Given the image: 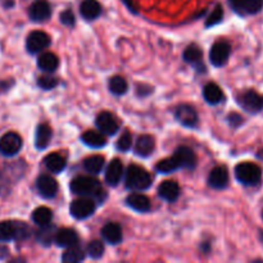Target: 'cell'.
I'll list each match as a JSON object with an SVG mask.
<instances>
[{
	"instance_id": "obj_1",
	"label": "cell",
	"mask_w": 263,
	"mask_h": 263,
	"mask_svg": "<svg viewBox=\"0 0 263 263\" xmlns=\"http://www.w3.org/2000/svg\"><path fill=\"white\" fill-rule=\"evenodd\" d=\"M71 192L76 195H81V197L98 199L102 203L104 200L105 195H107L102 184L97 179L89 176H79L72 180Z\"/></svg>"
},
{
	"instance_id": "obj_2",
	"label": "cell",
	"mask_w": 263,
	"mask_h": 263,
	"mask_svg": "<svg viewBox=\"0 0 263 263\" xmlns=\"http://www.w3.org/2000/svg\"><path fill=\"white\" fill-rule=\"evenodd\" d=\"M126 187L133 192H144L152 185V176L143 167L131 164L126 171L125 176Z\"/></svg>"
},
{
	"instance_id": "obj_3",
	"label": "cell",
	"mask_w": 263,
	"mask_h": 263,
	"mask_svg": "<svg viewBox=\"0 0 263 263\" xmlns=\"http://www.w3.org/2000/svg\"><path fill=\"white\" fill-rule=\"evenodd\" d=\"M235 176L239 182L248 186H254L262 179V170L258 164L252 162H243L235 167Z\"/></svg>"
},
{
	"instance_id": "obj_4",
	"label": "cell",
	"mask_w": 263,
	"mask_h": 263,
	"mask_svg": "<svg viewBox=\"0 0 263 263\" xmlns=\"http://www.w3.org/2000/svg\"><path fill=\"white\" fill-rule=\"evenodd\" d=\"M95 211V202L92 198L85 197L80 198L72 202L71 207H69V212L73 216L76 220H85L92 216Z\"/></svg>"
},
{
	"instance_id": "obj_5",
	"label": "cell",
	"mask_w": 263,
	"mask_h": 263,
	"mask_svg": "<svg viewBox=\"0 0 263 263\" xmlns=\"http://www.w3.org/2000/svg\"><path fill=\"white\" fill-rule=\"evenodd\" d=\"M238 103L249 113H258L263 109V95L254 90H247L238 97Z\"/></svg>"
},
{
	"instance_id": "obj_6",
	"label": "cell",
	"mask_w": 263,
	"mask_h": 263,
	"mask_svg": "<svg viewBox=\"0 0 263 263\" xmlns=\"http://www.w3.org/2000/svg\"><path fill=\"white\" fill-rule=\"evenodd\" d=\"M22 148V139L15 133H7L0 138V153L5 157L18 154Z\"/></svg>"
},
{
	"instance_id": "obj_7",
	"label": "cell",
	"mask_w": 263,
	"mask_h": 263,
	"mask_svg": "<svg viewBox=\"0 0 263 263\" xmlns=\"http://www.w3.org/2000/svg\"><path fill=\"white\" fill-rule=\"evenodd\" d=\"M231 53L230 44L226 41H218L213 44L210 51V61L215 67H222L228 63Z\"/></svg>"
},
{
	"instance_id": "obj_8",
	"label": "cell",
	"mask_w": 263,
	"mask_h": 263,
	"mask_svg": "<svg viewBox=\"0 0 263 263\" xmlns=\"http://www.w3.org/2000/svg\"><path fill=\"white\" fill-rule=\"evenodd\" d=\"M49 45H50V37L48 33L43 32V31H32L26 40V48L31 54L40 53Z\"/></svg>"
},
{
	"instance_id": "obj_9",
	"label": "cell",
	"mask_w": 263,
	"mask_h": 263,
	"mask_svg": "<svg viewBox=\"0 0 263 263\" xmlns=\"http://www.w3.org/2000/svg\"><path fill=\"white\" fill-rule=\"evenodd\" d=\"M175 117H176V120L181 125L190 128L197 127L198 121H199L195 108L189 104H180L179 107H176V109H175Z\"/></svg>"
},
{
	"instance_id": "obj_10",
	"label": "cell",
	"mask_w": 263,
	"mask_h": 263,
	"mask_svg": "<svg viewBox=\"0 0 263 263\" xmlns=\"http://www.w3.org/2000/svg\"><path fill=\"white\" fill-rule=\"evenodd\" d=\"M231 9L240 15L256 14L263 8V0H229Z\"/></svg>"
},
{
	"instance_id": "obj_11",
	"label": "cell",
	"mask_w": 263,
	"mask_h": 263,
	"mask_svg": "<svg viewBox=\"0 0 263 263\" xmlns=\"http://www.w3.org/2000/svg\"><path fill=\"white\" fill-rule=\"evenodd\" d=\"M95 125L99 128L100 133L104 135H115L120 128V123H118L117 118L109 112H102L98 115Z\"/></svg>"
},
{
	"instance_id": "obj_12",
	"label": "cell",
	"mask_w": 263,
	"mask_h": 263,
	"mask_svg": "<svg viewBox=\"0 0 263 263\" xmlns=\"http://www.w3.org/2000/svg\"><path fill=\"white\" fill-rule=\"evenodd\" d=\"M36 187H37L39 194L43 198H46V199L54 198L58 193V184H57L53 177L48 176V175H41V176L37 177Z\"/></svg>"
},
{
	"instance_id": "obj_13",
	"label": "cell",
	"mask_w": 263,
	"mask_h": 263,
	"mask_svg": "<svg viewBox=\"0 0 263 263\" xmlns=\"http://www.w3.org/2000/svg\"><path fill=\"white\" fill-rule=\"evenodd\" d=\"M229 171L226 167L218 166L211 171L210 176H208V184L211 187L217 190L225 189L229 185Z\"/></svg>"
},
{
	"instance_id": "obj_14",
	"label": "cell",
	"mask_w": 263,
	"mask_h": 263,
	"mask_svg": "<svg viewBox=\"0 0 263 263\" xmlns=\"http://www.w3.org/2000/svg\"><path fill=\"white\" fill-rule=\"evenodd\" d=\"M28 15L35 22H44L51 15V8L46 0H37L33 3L28 10Z\"/></svg>"
},
{
	"instance_id": "obj_15",
	"label": "cell",
	"mask_w": 263,
	"mask_h": 263,
	"mask_svg": "<svg viewBox=\"0 0 263 263\" xmlns=\"http://www.w3.org/2000/svg\"><path fill=\"white\" fill-rule=\"evenodd\" d=\"M174 156L179 161L181 168H186L192 171V170H194L197 167V156L187 146H179L176 149V152H175Z\"/></svg>"
},
{
	"instance_id": "obj_16",
	"label": "cell",
	"mask_w": 263,
	"mask_h": 263,
	"mask_svg": "<svg viewBox=\"0 0 263 263\" xmlns=\"http://www.w3.org/2000/svg\"><path fill=\"white\" fill-rule=\"evenodd\" d=\"M182 58L185 62L193 64L194 68L199 72H205V64L203 63V53L197 45H190L185 49Z\"/></svg>"
},
{
	"instance_id": "obj_17",
	"label": "cell",
	"mask_w": 263,
	"mask_h": 263,
	"mask_svg": "<svg viewBox=\"0 0 263 263\" xmlns=\"http://www.w3.org/2000/svg\"><path fill=\"white\" fill-rule=\"evenodd\" d=\"M158 195L167 202H176L180 197V186L174 180H166L158 186Z\"/></svg>"
},
{
	"instance_id": "obj_18",
	"label": "cell",
	"mask_w": 263,
	"mask_h": 263,
	"mask_svg": "<svg viewBox=\"0 0 263 263\" xmlns=\"http://www.w3.org/2000/svg\"><path fill=\"white\" fill-rule=\"evenodd\" d=\"M123 176V164L118 158L113 159L107 167L105 171V181L110 185V186H116L120 184L121 179Z\"/></svg>"
},
{
	"instance_id": "obj_19",
	"label": "cell",
	"mask_w": 263,
	"mask_h": 263,
	"mask_svg": "<svg viewBox=\"0 0 263 263\" xmlns=\"http://www.w3.org/2000/svg\"><path fill=\"white\" fill-rule=\"evenodd\" d=\"M79 243V235L73 229H61L57 231L55 244L62 248H69V247L77 246Z\"/></svg>"
},
{
	"instance_id": "obj_20",
	"label": "cell",
	"mask_w": 263,
	"mask_h": 263,
	"mask_svg": "<svg viewBox=\"0 0 263 263\" xmlns=\"http://www.w3.org/2000/svg\"><path fill=\"white\" fill-rule=\"evenodd\" d=\"M156 148V140L151 135L139 136L135 143V153L139 157H149Z\"/></svg>"
},
{
	"instance_id": "obj_21",
	"label": "cell",
	"mask_w": 263,
	"mask_h": 263,
	"mask_svg": "<svg viewBox=\"0 0 263 263\" xmlns=\"http://www.w3.org/2000/svg\"><path fill=\"white\" fill-rule=\"evenodd\" d=\"M126 204L130 208H133V210L141 213L149 212L152 208L151 200H149L145 195L139 194V193H134V194L128 195L127 199H126Z\"/></svg>"
},
{
	"instance_id": "obj_22",
	"label": "cell",
	"mask_w": 263,
	"mask_h": 263,
	"mask_svg": "<svg viewBox=\"0 0 263 263\" xmlns=\"http://www.w3.org/2000/svg\"><path fill=\"white\" fill-rule=\"evenodd\" d=\"M102 236L107 243L116 246L122 240V229L118 223L109 222L102 229Z\"/></svg>"
},
{
	"instance_id": "obj_23",
	"label": "cell",
	"mask_w": 263,
	"mask_h": 263,
	"mask_svg": "<svg viewBox=\"0 0 263 263\" xmlns=\"http://www.w3.org/2000/svg\"><path fill=\"white\" fill-rule=\"evenodd\" d=\"M51 133L50 126L46 125V123H40L36 128V135H35V145L39 151H43V149L48 148V145L50 144Z\"/></svg>"
},
{
	"instance_id": "obj_24",
	"label": "cell",
	"mask_w": 263,
	"mask_h": 263,
	"mask_svg": "<svg viewBox=\"0 0 263 263\" xmlns=\"http://www.w3.org/2000/svg\"><path fill=\"white\" fill-rule=\"evenodd\" d=\"M80 13L87 21L97 20L102 13V7L97 0H84L80 5Z\"/></svg>"
},
{
	"instance_id": "obj_25",
	"label": "cell",
	"mask_w": 263,
	"mask_h": 263,
	"mask_svg": "<svg viewBox=\"0 0 263 263\" xmlns=\"http://www.w3.org/2000/svg\"><path fill=\"white\" fill-rule=\"evenodd\" d=\"M44 164L53 174H61L66 168V159L59 153H50L44 158Z\"/></svg>"
},
{
	"instance_id": "obj_26",
	"label": "cell",
	"mask_w": 263,
	"mask_h": 263,
	"mask_svg": "<svg viewBox=\"0 0 263 263\" xmlns=\"http://www.w3.org/2000/svg\"><path fill=\"white\" fill-rule=\"evenodd\" d=\"M203 97H204L205 102L210 103V104H212V105H215V104H218V103L222 102L223 92L217 84L210 82V84L205 85L204 89H203Z\"/></svg>"
},
{
	"instance_id": "obj_27",
	"label": "cell",
	"mask_w": 263,
	"mask_h": 263,
	"mask_svg": "<svg viewBox=\"0 0 263 263\" xmlns=\"http://www.w3.org/2000/svg\"><path fill=\"white\" fill-rule=\"evenodd\" d=\"M55 235H57V229L55 226L49 223V225L40 226V230L36 233V240L44 247L51 246L53 241H55Z\"/></svg>"
},
{
	"instance_id": "obj_28",
	"label": "cell",
	"mask_w": 263,
	"mask_h": 263,
	"mask_svg": "<svg viewBox=\"0 0 263 263\" xmlns=\"http://www.w3.org/2000/svg\"><path fill=\"white\" fill-rule=\"evenodd\" d=\"M59 66V59L53 53H44L39 57L37 67L44 72H54Z\"/></svg>"
},
{
	"instance_id": "obj_29",
	"label": "cell",
	"mask_w": 263,
	"mask_h": 263,
	"mask_svg": "<svg viewBox=\"0 0 263 263\" xmlns=\"http://www.w3.org/2000/svg\"><path fill=\"white\" fill-rule=\"evenodd\" d=\"M81 140L82 143L86 144L87 146H91V148H102V146L107 144V140L103 136V133H98V131L92 130H89L82 134Z\"/></svg>"
},
{
	"instance_id": "obj_30",
	"label": "cell",
	"mask_w": 263,
	"mask_h": 263,
	"mask_svg": "<svg viewBox=\"0 0 263 263\" xmlns=\"http://www.w3.org/2000/svg\"><path fill=\"white\" fill-rule=\"evenodd\" d=\"M17 239V221L0 222V241H9Z\"/></svg>"
},
{
	"instance_id": "obj_31",
	"label": "cell",
	"mask_w": 263,
	"mask_h": 263,
	"mask_svg": "<svg viewBox=\"0 0 263 263\" xmlns=\"http://www.w3.org/2000/svg\"><path fill=\"white\" fill-rule=\"evenodd\" d=\"M53 220V212L48 207H39L33 211L32 221L39 226H45L51 223Z\"/></svg>"
},
{
	"instance_id": "obj_32",
	"label": "cell",
	"mask_w": 263,
	"mask_h": 263,
	"mask_svg": "<svg viewBox=\"0 0 263 263\" xmlns=\"http://www.w3.org/2000/svg\"><path fill=\"white\" fill-rule=\"evenodd\" d=\"M179 168H181L179 161L175 158V156L170 157V158L162 159L161 162L156 164V170L159 174H172V172L177 171Z\"/></svg>"
},
{
	"instance_id": "obj_33",
	"label": "cell",
	"mask_w": 263,
	"mask_h": 263,
	"mask_svg": "<svg viewBox=\"0 0 263 263\" xmlns=\"http://www.w3.org/2000/svg\"><path fill=\"white\" fill-rule=\"evenodd\" d=\"M84 259H85V252L77 246L67 248V251L64 252L63 256H62V261L64 263H77V262L84 261Z\"/></svg>"
},
{
	"instance_id": "obj_34",
	"label": "cell",
	"mask_w": 263,
	"mask_h": 263,
	"mask_svg": "<svg viewBox=\"0 0 263 263\" xmlns=\"http://www.w3.org/2000/svg\"><path fill=\"white\" fill-rule=\"evenodd\" d=\"M84 167L90 174H99L104 167V158L102 156H91L84 161Z\"/></svg>"
},
{
	"instance_id": "obj_35",
	"label": "cell",
	"mask_w": 263,
	"mask_h": 263,
	"mask_svg": "<svg viewBox=\"0 0 263 263\" xmlns=\"http://www.w3.org/2000/svg\"><path fill=\"white\" fill-rule=\"evenodd\" d=\"M128 89L127 81L122 76H115L109 80V90L115 95H123Z\"/></svg>"
},
{
	"instance_id": "obj_36",
	"label": "cell",
	"mask_w": 263,
	"mask_h": 263,
	"mask_svg": "<svg viewBox=\"0 0 263 263\" xmlns=\"http://www.w3.org/2000/svg\"><path fill=\"white\" fill-rule=\"evenodd\" d=\"M222 18H223V9L220 4H217L215 7V9L212 10V13L208 15L207 21H205V27L210 28L212 27V26L218 25V23L222 21Z\"/></svg>"
},
{
	"instance_id": "obj_37",
	"label": "cell",
	"mask_w": 263,
	"mask_h": 263,
	"mask_svg": "<svg viewBox=\"0 0 263 263\" xmlns=\"http://www.w3.org/2000/svg\"><path fill=\"white\" fill-rule=\"evenodd\" d=\"M87 253L94 259L102 258L103 254H104V244L99 240L91 241L89 244V247H87Z\"/></svg>"
},
{
	"instance_id": "obj_38",
	"label": "cell",
	"mask_w": 263,
	"mask_h": 263,
	"mask_svg": "<svg viewBox=\"0 0 263 263\" xmlns=\"http://www.w3.org/2000/svg\"><path fill=\"white\" fill-rule=\"evenodd\" d=\"M131 146H133V136L128 131H125V133L121 135V138L118 139L117 144H116V148L120 152H127L130 151Z\"/></svg>"
},
{
	"instance_id": "obj_39",
	"label": "cell",
	"mask_w": 263,
	"mask_h": 263,
	"mask_svg": "<svg viewBox=\"0 0 263 263\" xmlns=\"http://www.w3.org/2000/svg\"><path fill=\"white\" fill-rule=\"evenodd\" d=\"M37 85L43 90H51L58 85V80L51 76H41L39 77Z\"/></svg>"
},
{
	"instance_id": "obj_40",
	"label": "cell",
	"mask_w": 263,
	"mask_h": 263,
	"mask_svg": "<svg viewBox=\"0 0 263 263\" xmlns=\"http://www.w3.org/2000/svg\"><path fill=\"white\" fill-rule=\"evenodd\" d=\"M59 20H61V22L63 23L64 26H68V27H72V26L74 25V22H76L73 12L69 9L64 10V12L59 15Z\"/></svg>"
},
{
	"instance_id": "obj_41",
	"label": "cell",
	"mask_w": 263,
	"mask_h": 263,
	"mask_svg": "<svg viewBox=\"0 0 263 263\" xmlns=\"http://www.w3.org/2000/svg\"><path fill=\"white\" fill-rule=\"evenodd\" d=\"M31 229L26 225L25 222H18L17 221V239L22 240V239H26L30 236Z\"/></svg>"
},
{
	"instance_id": "obj_42",
	"label": "cell",
	"mask_w": 263,
	"mask_h": 263,
	"mask_svg": "<svg viewBox=\"0 0 263 263\" xmlns=\"http://www.w3.org/2000/svg\"><path fill=\"white\" fill-rule=\"evenodd\" d=\"M228 122H229V125L231 126V127L236 128V127H239L240 125H243L244 120H243V117H241L240 115L233 112V113H230V115L228 116Z\"/></svg>"
},
{
	"instance_id": "obj_43",
	"label": "cell",
	"mask_w": 263,
	"mask_h": 263,
	"mask_svg": "<svg viewBox=\"0 0 263 263\" xmlns=\"http://www.w3.org/2000/svg\"><path fill=\"white\" fill-rule=\"evenodd\" d=\"M122 2L125 3V5L128 8V9L131 10V12L138 13V10H136V7H135V3H134V0H122Z\"/></svg>"
},
{
	"instance_id": "obj_44",
	"label": "cell",
	"mask_w": 263,
	"mask_h": 263,
	"mask_svg": "<svg viewBox=\"0 0 263 263\" xmlns=\"http://www.w3.org/2000/svg\"><path fill=\"white\" fill-rule=\"evenodd\" d=\"M262 217H263V213H262Z\"/></svg>"
}]
</instances>
